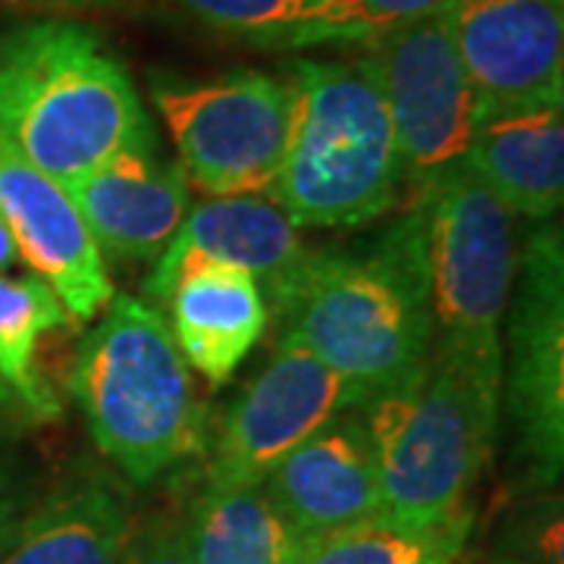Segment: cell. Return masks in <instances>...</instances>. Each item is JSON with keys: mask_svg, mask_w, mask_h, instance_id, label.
<instances>
[{"mask_svg": "<svg viewBox=\"0 0 564 564\" xmlns=\"http://www.w3.org/2000/svg\"><path fill=\"white\" fill-rule=\"evenodd\" d=\"M364 404L361 389L295 343H276L261 373L223 414L210 443L207 489L263 484V477L323 423Z\"/></svg>", "mask_w": 564, "mask_h": 564, "instance_id": "obj_10", "label": "cell"}, {"mask_svg": "<svg viewBox=\"0 0 564 564\" xmlns=\"http://www.w3.org/2000/svg\"><path fill=\"white\" fill-rule=\"evenodd\" d=\"M117 564H192L188 521L154 514L144 524L132 527Z\"/></svg>", "mask_w": 564, "mask_h": 564, "instance_id": "obj_24", "label": "cell"}, {"mask_svg": "<svg viewBox=\"0 0 564 564\" xmlns=\"http://www.w3.org/2000/svg\"><path fill=\"white\" fill-rule=\"evenodd\" d=\"M299 545L261 484L207 489L188 521L192 564H295Z\"/></svg>", "mask_w": 564, "mask_h": 564, "instance_id": "obj_19", "label": "cell"}, {"mask_svg": "<svg viewBox=\"0 0 564 564\" xmlns=\"http://www.w3.org/2000/svg\"><path fill=\"white\" fill-rule=\"evenodd\" d=\"M166 302L182 358L210 386L226 383L239 370L270 317L258 280L217 261L185 263Z\"/></svg>", "mask_w": 564, "mask_h": 564, "instance_id": "obj_16", "label": "cell"}, {"mask_svg": "<svg viewBox=\"0 0 564 564\" xmlns=\"http://www.w3.org/2000/svg\"><path fill=\"white\" fill-rule=\"evenodd\" d=\"M129 530V505L113 486H73L13 530L0 564H117Z\"/></svg>", "mask_w": 564, "mask_h": 564, "instance_id": "obj_18", "label": "cell"}, {"mask_svg": "<svg viewBox=\"0 0 564 564\" xmlns=\"http://www.w3.org/2000/svg\"><path fill=\"white\" fill-rule=\"evenodd\" d=\"M367 408L383 521L455 555L502 421V377L433 348L417 383Z\"/></svg>", "mask_w": 564, "mask_h": 564, "instance_id": "obj_3", "label": "cell"}, {"mask_svg": "<svg viewBox=\"0 0 564 564\" xmlns=\"http://www.w3.org/2000/svg\"><path fill=\"white\" fill-rule=\"evenodd\" d=\"M452 0H326L321 20L307 25L295 47L326 41H364L402 22L443 13Z\"/></svg>", "mask_w": 564, "mask_h": 564, "instance_id": "obj_23", "label": "cell"}, {"mask_svg": "<svg viewBox=\"0 0 564 564\" xmlns=\"http://www.w3.org/2000/svg\"><path fill=\"white\" fill-rule=\"evenodd\" d=\"M464 166L511 217L549 223L564 202L562 107L486 117L474 132Z\"/></svg>", "mask_w": 564, "mask_h": 564, "instance_id": "obj_17", "label": "cell"}, {"mask_svg": "<svg viewBox=\"0 0 564 564\" xmlns=\"http://www.w3.org/2000/svg\"><path fill=\"white\" fill-rule=\"evenodd\" d=\"M261 486L299 543L383 521L377 448L367 423L351 414L323 423L263 477Z\"/></svg>", "mask_w": 564, "mask_h": 564, "instance_id": "obj_13", "label": "cell"}, {"mask_svg": "<svg viewBox=\"0 0 564 564\" xmlns=\"http://www.w3.org/2000/svg\"><path fill=\"white\" fill-rule=\"evenodd\" d=\"M66 321L61 299L39 276H0V380L39 414H57V399L35 373L39 339Z\"/></svg>", "mask_w": 564, "mask_h": 564, "instance_id": "obj_20", "label": "cell"}, {"mask_svg": "<svg viewBox=\"0 0 564 564\" xmlns=\"http://www.w3.org/2000/svg\"><path fill=\"white\" fill-rule=\"evenodd\" d=\"M455 555L386 521L345 527L299 545L295 564H452Z\"/></svg>", "mask_w": 564, "mask_h": 564, "instance_id": "obj_21", "label": "cell"}, {"mask_svg": "<svg viewBox=\"0 0 564 564\" xmlns=\"http://www.w3.org/2000/svg\"><path fill=\"white\" fill-rule=\"evenodd\" d=\"M443 17L484 120L562 107L564 0H452Z\"/></svg>", "mask_w": 564, "mask_h": 564, "instance_id": "obj_11", "label": "cell"}, {"mask_svg": "<svg viewBox=\"0 0 564 564\" xmlns=\"http://www.w3.org/2000/svg\"><path fill=\"white\" fill-rule=\"evenodd\" d=\"M95 245L120 261H158L192 207L176 161L126 154L66 185Z\"/></svg>", "mask_w": 564, "mask_h": 564, "instance_id": "obj_15", "label": "cell"}, {"mask_svg": "<svg viewBox=\"0 0 564 564\" xmlns=\"http://www.w3.org/2000/svg\"><path fill=\"white\" fill-rule=\"evenodd\" d=\"M289 135L270 195L295 226L355 229L399 207V144L380 85L361 61H299Z\"/></svg>", "mask_w": 564, "mask_h": 564, "instance_id": "obj_4", "label": "cell"}, {"mask_svg": "<svg viewBox=\"0 0 564 564\" xmlns=\"http://www.w3.org/2000/svg\"><path fill=\"white\" fill-rule=\"evenodd\" d=\"M214 29L254 41L292 44L321 20L326 0H170Z\"/></svg>", "mask_w": 564, "mask_h": 564, "instance_id": "obj_22", "label": "cell"}, {"mask_svg": "<svg viewBox=\"0 0 564 564\" xmlns=\"http://www.w3.org/2000/svg\"><path fill=\"white\" fill-rule=\"evenodd\" d=\"M0 521H3V502H0Z\"/></svg>", "mask_w": 564, "mask_h": 564, "instance_id": "obj_29", "label": "cell"}, {"mask_svg": "<svg viewBox=\"0 0 564 564\" xmlns=\"http://www.w3.org/2000/svg\"><path fill=\"white\" fill-rule=\"evenodd\" d=\"M0 217L17 254L61 299L66 317L95 321L113 302V282L79 207L61 182L25 161L0 132Z\"/></svg>", "mask_w": 564, "mask_h": 564, "instance_id": "obj_12", "label": "cell"}, {"mask_svg": "<svg viewBox=\"0 0 564 564\" xmlns=\"http://www.w3.org/2000/svg\"><path fill=\"white\" fill-rule=\"evenodd\" d=\"M502 404L536 484H555L564 462V248L540 223L514 261Z\"/></svg>", "mask_w": 564, "mask_h": 564, "instance_id": "obj_9", "label": "cell"}, {"mask_svg": "<svg viewBox=\"0 0 564 564\" xmlns=\"http://www.w3.org/2000/svg\"><path fill=\"white\" fill-rule=\"evenodd\" d=\"M91 440L132 484L148 486L204 448V404L158 307L113 295L76 361Z\"/></svg>", "mask_w": 564, "mask_h": 564, "instance_id": "obj_5", "label": "cell"}, {"mask_svg": "<svg viewBox=\"0 0 564 564\" xmlns=\"http://www.w3.org/2000/svg\"><path fill=\"white\" fill-rule=\"evenodd\" d=\"M154 104L192 188L207 198L270 195L289 135L285 82L248 69L207 82H158Z\"/></svg>", "mask_w": 564, "mask_h": 564, "instance_id": "obj_8", "label": "cell"}, {"mask_svg": "<svg viewBox=\"0 0 564 564\" xmlns=\"http://www.w3.org/2000/svg\"><path fill=\"white\" fill-rule=\"evenodd\" d=\"M304 254L307 248L299 226L282 214L276 202H267L263 195L207 198L188 207L173 242L158 258L151 280L144 282V292L166 302L185 263L217 261L251 273L270 307L302 267Z\"/></svg>", "mask_w": 564, "mask_h": 564, "instance_id": "obj_14", "label": "cell"}, {"mask_svg": "<svg viewBox=\"0 0 564 564\" xmlns=\"http://www.w3.org/2000/svg\"><path fill=\"white\" fill-rule=\"evenodd\" d=\"M496 564H533V562H518V558H499Z\"/></svg>", "mask_w": 564, "mask_h": 564, "instance_id": "obj_28", "label": "cell"}, {"mask_svg": "<svg viewBox=\"0 0 564 564\" xmlns=\"http://www.w3.org/2000/svg\"><path fill=\"white\" fill-rule=\"evenodd\" d=\"M408 207L426 220L433 348L502 377V317L518 261L511 210L464 163Z\"/></svg>", "mask_w": 564, "mask_h": 564, "instance_id": "obj_6", "label": "cell"}, {"mask_svg": "<svg viewBox=\"0 0 564 564\" xmlns=\"http://www.w3.org/2000/svg\"><path fill=\"white\" fill-rule=\"evenodd\" d=\"M0 132L63 188L158 135L135 85L101 35L41 17L0 35Z\"/></svg>", "mask_w": 564, "mask_h": 564, "instance_id": "obj_2", "label": "cell"}, {"mask_svg": "<svg viewBox=\"0 0 564 564\" xmlns=\"http://www.w3.org/2000/svg\"><path fill=\"white\" fill-rule=\"evenodd\" d=\"M22 13H39V17H61L69 20L76 13H91L104 7H117L122 0H10Z\"/></svg>", "mask_w": 564, "mask_h": 564, "instance_id": "obj_25", "label": "cell"}, {"mask_svg": "<svg viewBox=\"0 0 564 564\" xmlns=\"http://www.w3.org/2000/svg\"><path fill=\"white\" fill-rule=\"evenodd\" d=\"M13 261H17V245H13V236H10L7 223L0 217V270H7Z\"/></svg>", "mask_w": 564, "mask_h": 564, "instance_id": "obj_26", "label": "cell"}, {"mask_svg": "<svg viewBox=\"0 0 564 564\" xmlns=\"http://www.w3.org/2000/svg\"><path fill=\"white\" fill-rule=\"evenodd\" d=\"M273 311L282 343L343 373L364 404L411 389L436 343L421 207H404L402 220L367 248L307 251Z\"/></svg>", "mask_w": 564, "mask_h": 564, "instance_id": "obj_1", "label": "cell"}, {"mask_svg": "<svg viewBox=\"0 0 564 564\" xmlns=\"http://www.w3.org/2000/svg\"><path fill=\"white\" fill-rule=\"evenodd\" d=\"M13 399H17V395L10 392V386H7V383H3V380H0V411H3L7 404L13 402Z\"/></svg>", "mask_w": 564, "mask_h": 564, "instance_id": "obj_27", "label": "cell"}, {"mask_svg": "<svg viewBox=\"0 0 564 564\" xmlns=\"http://www.w3.org/2000/svg\"><path fill=\"white\" fill-rule=\"evenodd\" d=\"M361 44L358 61L380 85L414 204L462 166L484 113L443 13L383 29Z\"/></svg>", "mask_w": 564, "mask_h": 564, "instance_id": "obj_7", "label": "cell"}]
</instances>
